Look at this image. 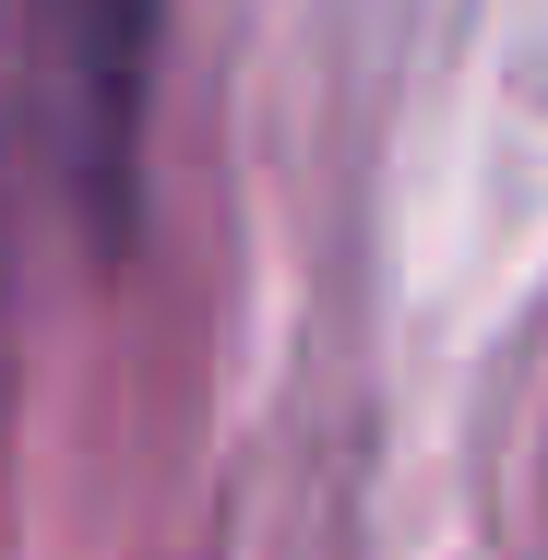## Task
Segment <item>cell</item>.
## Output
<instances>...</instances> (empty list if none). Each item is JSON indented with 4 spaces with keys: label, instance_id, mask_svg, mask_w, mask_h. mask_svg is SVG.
<instances>
[{
    "label": "cell",
    "instance_id": "cell-1",
    "mask_svg": "<svg viewBox=\"0 0 548 560\" xmlns=\"http://www.w3.org/2000/svg\"><path fill=\"white\" fill-rule=\"evenodd\" d=\"M155 24L167 0H60V96H72V167L84 203L131 215V143H143V84H155Z\"/></svg>",
    "mask_w": 548,
    "mask_h": 560
}]
</instances>
